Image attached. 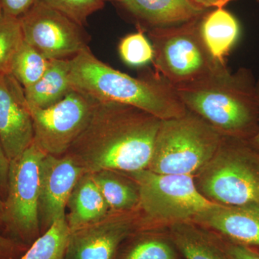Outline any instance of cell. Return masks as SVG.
I'll list each match as a JSON object with an SVG mask.
<instances>
[{"mask_svg":"<svg viewBox=\"0 0 259 259\" xmlns=\"http://www.w3.org/2000/svg\"><path fill=\"white\" fill-rule=\"evenodd\" d=\"M254 249L256 250V251L258 252V253H259V248H254Z\"/></svg>","mask_w":259,"mask_h":259,"instance_id":"cell-37","label":"cell"},{"mask_svg":"<svg viewBox=\"0 0 259 259\" xmlns=\"http://www.w3.org/2000/svg\"><path fill=\"white\" fill-rule=\"evenodd\" d=\"M28 247L0 233V259H18Z\"/></svg>","mask_w":259,"mask_h":259,"instance_id":"cell-27","label":"cell"},{"mask_svg":"<svg viewBox=\"0 0 259 259\" xmlns=\"http://www.w3.org/2000/svg\"><path fill=\"white\" fill-rule=\"evenodd\" d=\"M121 39L118 51L121 59L131 66H142L152 63L154 51L152 44L145 35L144 29Z\"/></svg>","mask_w":259,"mask_h":259,"instance_id":"cell-25","label":"cell"},{"mask_svg":"<svg viewBox=\"0 0 259 259\" xmlns=\"http://www.w3.org/2000/svg\"><path fill=\"white\" fill-rule=\"evenodd\" d=\"M4 16V13H3V7H2L1 2H0V19L3 18Z\"/></svg>","mask_w":259,"mask_h":259,"instance_id":"cell-34","label":"cell"},{"mask_svg":"<svg viewBox=\"0 0 259 259\" xmlns=\"http://www.w3.org/2000/svg\"><path fill=\"white\" fill-rule=\"evenodd\" d=\"M190 1L196 6L206 10L210 8H225L226 5L233 0H190Z\"/></svg>","mask_w":259,"mask_h":259,"instance_id":"cell-31","label":"cell"},{"mask_svg":"<svg viewBox=\"0 0 259 259\" xmlns=\"http://www.w3.org/2000/svg\"><path fill=\"white\" fill-rule=\"evenodd\" d=\"M225 250L231 259H259V253L250 247L221 238Z\"/></svg>","mask_w":259,"mask_h":259,"instance_id":"cell-28","label":"cell"},{"mask_svg":"<svg viewBox=\"0 0 259 259\" xmlns=\"http://www.w3.org/2000/svg\"><path fill=\"white\" fill-rule=\"evenodd\" d=\"M124 173L139 187L142 215L140 231L192 221L199 213L217 204L199 192L192 175H165L147 168Z\"/></svg>","mask_w":259,"mask_h":259,"instance_id":"cell-7","label":"cell"},{"mask_svg":"<svg viewBox=\"0 0 259 259\" xmlns=\"http://www.w3.org/2000/svg\"><path fill=\"white\" fill-rule=\"evenodd\" d=\"M19 20L24 40L49 60L70 59L88 47L81 25L38 2Z\"/></svg>","mask_w":259,"mask_h":259,"instance_id":"cell-10","label":"cell"},{"mask_svg":"<svg viewBox=\"0 0 259 259\" xmlns=\"http://www.w3.org/2000/svg\"><path fill=\"white\" fill-rule=\"evenodd\" d=\"M194 179L199 192L213 203L259 204V154L247 140L223 136L214 156Z\"/></svg>","mask_w":259,"mask_h":259,"instance_id":"cell-4","label":"cell"},{"mask_svg":"<svg viewBox=\"0 0 259 259\" xmlns=\"http://www.w3.org/2000/svg\"><path fill=\"white\" fill-rule=\"evenodd\" d=\"M47 153L35 142L10 161L2 213L5 236L30 246L41 236L39 221L40 166Z\"/></svg>","mask_w":259,"mask_h":259,"instance_id":"cell-8","label":"cell"},{"mask_svg":"<svg viewBox=\"0 0 259 259\" xmlns=\"http://www.w3.org/2000/svg\"><path fill=\"white\" fill-rule=\"evenodd\" d=\"M83 174L82 168L67 155L47 154L42 160L39 198L41 234L65 218L70 194Z\"/></svg>","mask_w":259,"mask_h":259,"instance_id":"cell-13","label":"cell"},{"mask_svg":"<svg viewBox=\"0 0 259 259\" xmlns=\"http://www.w3.org/2000/svg\"><path fill=\"white\" fill-rule=\"evenodd\" d=\"M115 259H179L171 241L150 231H139L126 240Z\"/></svg>","mask_w":259,"mask_h":259,"instance_id":"cell-21","label":"cell"},{"mask_svg":"<svg viewBox=\"0 0 259 259\" xmlns=\"http://www.w3.org/2000/svg\"><path fill=\"white\" fill-rule=\"evenodd\" d=\"M23 41L19 18L4 15L0 19V74H10L12 62Z\"/></svg>","mask_w":259,"mask_h":259,"instance_id":"cell-24","label":"cell"},{"mask_svg":"<svg viewBox=\"0 0 259 259\" xmlns=\"http://www.w3.org/2000/svg\"><path fill=\"white\" fill-rule=\"evenodd\" d=\"M169 239L186 259H231L221 238L192 221L173 223Z\"/></svg>","mask_w":259,"mask_h":259,"instance_id":"cell-16","label":"cell"},{"mask_svg":"<svg viewBox=\"0 0 259 259\" xmlns=\"http://www.w3.org/2000/svg\"><path fill=\"white\" fill-rule=\"evenodd\" d=\"M256 92L259 102V79L256 81ZM248 144H250V146L259 154V128L256 134H255L253 137L250 138L249 140H248Z\"/></svg>","mask_w":259,"mask_h":259,"instance_id":"cell-32","label":"cell"},{"mask_svg":"<svg viewBox=\"0 0 259 259\" xmlns=\"http://www.w3.org/2000/svg\"><path fill=\"white\" fill-rule=\"evenodd\" d=\"M97 103L71 89L62 100L47 108L29 106L34 142L48 155L64 156L88 125Z\"/></svg>","mask_w":259,"mask_h":259,"instance_id":"cell-9","label":"cell"},{"mask_svg":"<svg viewBox=\"0 0 259 259\" xmlns=\"http://www.w3.org/2000/svg\"><path fill=\"white\" fill-rule=\"evenodd\" d=\"M3 208H4V201H3V198L0 197V213H3Z\"/></svg>","mask_w":259,"mask_h":259,"instance_id":"cell-33","label":"cell"},{"mask_svg":"<svg viewBox=\"0 0 259 259\" xmlns=\"http://www.w3.org/2000/svg\"><path fill=\"white\" fill-rule=\"evenodd\" d=\"M36 2L57 10L83 26L90 15L101 10L102 0H36Z\"/></svg>","mask_w":259,"mask_h":259,"instance_id":"cell-26","label":"cell"},{"mask_svg":"<svg viewBox=\"0 0 259 259\" xmlns=\"http://www.w3.org/2000/svg\"><path fill=\"white\" fill-rule=\"evenodd\" d=\"M199 31L213 59L226 64L225 59L236 45L241 32L236 17L224 8H215L202 17Z\"/></svg>","mask_w":259,"mask_h":259,"instance_id":"cell-18","label":"cell"},{"mask_svg":"<svg viewBox=\"0 0 259 259\" xmlns=\"http://www.w3.org/2000/svg\"><path fill=\"white\" fill-rule=\"evenodd\" d=\"M140 209L115 212L71 231L66 259H115L126 240L141 229Z\"/></svg>","mask_w":259,"mask_h":259,"instance_id":"cell-11","label":"cell"},{"mask_svg":"<svg viewBox=\"0 0 259 259\" xmlns=\"http://www.w3.org/2000/svg\"><path fill=\"white\" fill-rule=\"evenodd\" d=\"M161 120L138 107L97 102L88 125L65 155L84 173L145 169Z\"/></svg>","mask_w":259,"mask_h":259,"instance_id":"cell-1","label":"cell"},{"mask_svg":"<svg viewBox=\"0 0 259 259\" xmlns=\"http://www.w3.org/2000/svg\"><path fill=\"white\" fill-rule=\"evenodd\" d=\"M66 223L70 231L86 226L110 212L92 174L85 173L76 182L68 200Z\"/></svg>","mask_w":259,"mask_h":259,"instance_id":"cell-17","label":"cell"},{"mask_svg":"<svg viewBox=\"0 0 259 259\" xmlns=\"http://www.w3.org/2000/svg\"><path fill=\"white\" fill-rule=\"evenodd\" d=\"M257 1L259 2V0H257Z\"/></svg>","mask_w":259,"mask_h":259,"instance_id":"cell-38","label":"cell"},{"mask_svg":"<svg viewBox=\"0 0 259 259\" xmlns=\"http://www.w3.org/2000/svg\"><path fill=\"white\" fill-rule=\"evenodd\" d=\"M5 15L20 18L28 12L36 0H0Z\"/></svg>","mask_w":259,"mask_h":259,"instance_id":"cell-29","label":"cell"},{"mask_svg":"<svg viewBox=\"0 0 259 259\" xmlns=\"http://www.w3.org/2000/svg\"><path fill=\"white\" fill-rule=\"evenodd\" d=\"M187 110L223 136L249 140L259 128V102L253 73L228 68L194 82L174 88Z\"/></svg>","mask_w":259,"mask_h":259,"instance_id":"cell-3","label":"cell"},{"mask_svg":"<svg viewBox=\"0 0 259 259\" xmlns=\"http://www.w3.org/2000/svg\"><path fill=\"white\" fill-rule=\"evenodd\" d=\"M102 1L105 2V1H111V2H117V3H123L125 1V0H102Z\"/></svg>","mask_w":259,"mask_h":259,"instance_id":"cell-36","label":"cell"},{"mask_svg":"<svg viewBox=\"0 0 259 259\" xmlns=\"http://www.w3.org/2000/svg\"><path fill=\"white\" fill-rule=\"evenodd\" d=\"M33 139L24 88L11 74H0V143L10 161L21 155Z\"/></svg>","mask_w":259,"mask_h":259,"instance_id":"cell-12","label":"cell"},{"mask_svg":"<svg viewBox=\"0 0 259 259\" xmlns=\"http://www.w3.org/2000/svg\"><path fill=\"white\" fill-rule=\"evenodd\" d=\"M110 211L122 212L139 208L137 184L124 172L102 170L92 174Z\"/></svg>","mask_w":259,"mask_h":259,"instance_id":"cell-20","label":"cell"},{"mask_svg":"<svg viewBox=\"0 0 259 259\" xmlns=\"http://www.w3.org/2000/svg\"><path fill=\"white\" fill-rule=\"evenodd\" d=\"M233 243L259 248V204H215L192 220Z\"/></svg>","mask_w":259,"mask_h":259,"instance_id":"cell-14","label":"cell"},{"mask_svg":"<svg viewBox=\"0 0 259 259\" xmlns=\"http://www.w3.org/2000/svg\"><path fill=\"white\" fill-rule=\"evenodd\" d=\"M70 233L66 218L59 220L18 259H66Z\"/></svg>","mask_w":259,"mask_h":259,"instance_id":"cell-22","label":"cell"},{"mask_svg":"<svg viewBox=\"0 0 259 259\" xmlns=\"http://www.w3.org/2000/svg\"><path fill=\"white\" fill-rule=\"evenodd\" d=\"M122 5L151 30L180 25L206 13L190 0H125Z\"/></svg>","mask_w":259,"mask_h":259,"instance_id":"cell-15","label":"cell"},{"mask_svg":"<svg viewBox=\"0 0 259 259\" xmlns=\"http://www.w3.org/2000/svg\"><path fill=\"white\" fill-rule=\"evenodd\" d=\"M223 136L198 115L162 120L147 169L165 175H192L217 151Z\"/></svg>","mask_w":259,"mask_h":259,"instance_id":"cell-5","label":"cell"},{"mask_svg":"<svg viewBox=\"0 0 259 259\" xmlns=\"http://www.w3.org/2000/svg\"><path fill=\"white\" fill-rule=\"evenodd\" d=\"M70 59H53L40 80L25 90L30 107L47 108L60 101L71 90Z\"/></svg>","mask_w":259,"mask_h":259,"instance_id":"cell-19","label":"cell"},{"mask_svg":"<svg viewBox=\"0 0 259 259\" xmlns=\"http://www.w3.org/2000/svg\"><path fill=\"white\" fill-rule=\"evenodd\" d=\"M202 16L180 25L151 29L148 32L154 51L155 72L174 88L194 82L227 68L213 59L204 45L199 31Z\"/></svg>","mask_w":259,"mask_h":259,"instance_id":"cell-6","label":"cell"},{"mask_svg":"<svg viewBox=\"0 0 259 259\" xmlns=\"http://www.w3.org/2000/svg\"><path fill=\"white\" fill-rule=\"evenodd\" d=\"M3 231V221H2V214L0 213V231Z\"/></svg>","mask_w":259,"mask_h":259,"instance_id":"cell-35","label":"cell"},{"mask_svg":"<svg viewBox=\"0 0 259 259\" xmlns=\"http://www.w3.org/2000/svg\"><path fill=\"white\" fill-rule=\"evenodd\" d=\"M71 89L97 102H115L141 109L161 120L185 115L176 91L159 74L149 71L132 77L99 60L89 48L70 59Z\"/></svg>","mask_w":259,"mask_h":259,"instance_id":"cell-2","label":"cell"},{"mask_svg":"<svg viewBox=\"0 0 259 259\" xmlns=\"http://www.w3.org/2000/svg\"><path fill=\"white\" fill-rule=\"evenodd\" d=\"M49 62L50 60L24 40L12 62L10 74L26 89L40 80L49 67Z\"/></svg>","mask_w":259,"mask_h":259,"instance_id":"cell-23","label":"cell"},{"mask_svg":"<svg viewBox=\"0 0 259 259\" xmlns=\"http://www.w3.org/2000/svg\"><path fill=\"white\" fill-rule=\"evenodd\" d=\"M10 160L5 154L4 149L0 143V197L3 201L6 196L8 189V172Z\"/></svg>","mask_w":259,"mask_h":259,"instance_id":"cell-30","label":"cell"}]
</instances>
